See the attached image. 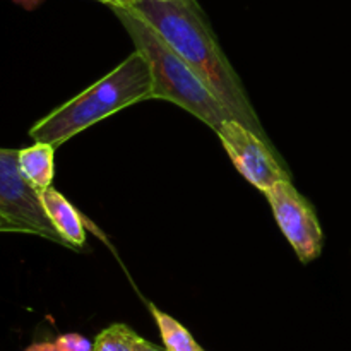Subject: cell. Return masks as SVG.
Listing matches in <instances>:
<instances>
[{"label":"cell","mask_w":351,"mask_h":351,"mask_svg":"<svg viewBox=\"0 0 351 351\" xmlns=\"http://www.w3.org/2000/svg\"><path fill=\"white\" fill-rule=\"evenodd\" d=\"M130 9L139 14L197 72L233 119L271 143L242 79L226 58L195 0H137Z\"/></svg>","instance_id":"1"},{"label":"cell","mask_w":351,"mask_h":351,"mask_svg":"<svg viewBox=\"0 0 351 351\" xmlns=\"http://www.w3.org/2000/svg\"><path fill=\"white\" fill-rule=\"evenodd\" d=\"M146 99H153V71L146 55L136 48L112 72L38 120L29 136L34 143L51 144L57 149L75 134Z\"/></svg>","instance_id":"2"},{"label":"cell","mask_w":351,"mask_h":351,"mask_svg":"<svg viewBox=\"0 0 351 351\" xmlns=\"http://www.w3.org/2000/svg\"><path fill=\"white\" fill-rule=\"evenodd\" d=\"M123 24L137 50L146 55L153 71V99H165L211 127L218 129L225 120L233 119L213 89L197 72L132 9L112 7Z\"/></svg>","instance_id":"3"},{"label":"cell","mask_w":351,"mask_h":351,"mask_svg":"<svg viewBox=\"0 0 351 351\" xmlns=\"http://www.w3.org/2000/svg\"><path fill=\"white\" fill-rule=\"evenodd\" d=\"M0 218L9 221L16 232L65 245L45 213L40 192L21 173L19 149L10 147H0Z\"/></svg>","instance_id":"4"},{"label":"cell","mask_w":351,"mask_h":351,"mask_svg":"<svg viewBox=\"0 0 351 351\" xmlns=\"http://www.w3.org/2000/svg\"><path fill=\"white\" fill-rule=\"evenodd\" d=\"M237 170L261 192L281 180H291L271 143L235 119L225 120L215 130Z\"/></svg>","instance_id":"5"},{"label":"cell","mask_w":351,"mask_h":351,"mask_svg":"<svg viewBox=\"0 0 351 351\" xmlns=\"http://www.w3.org/2000/svg\"><path fill=\"white\" fill-rule=\"evenodd\" d=\"M264 195L298 259L302 263L317 259L324 245V233L311 202L293 187L291 180L278 182Z\"/></svg>","instance_id":"6"},{"label":"cell","mask_w":351,"mask_h":351,"mask_svg":"<svg viewBox=\"0 0 351 351\" xmlns=\"http://www.w3.org/2000/svg\"><path fill=\"white\" fill-rule=\"evenodd\" d=\"M38 192H40V201L43 204L45 213L50 218L55 230L60 233L65 245L72 247V249H81L86 243V230L82 225L81 215L53 187L41 189Z\"/></svg>","instance_id":"7"},{"label":"cell","mask_w":351,"mask_h":351,"mask_svg":"<svg viewBox=\"0 0 351 351\" xmlns=\"http://www.w3.org/2000/svg\"><path fill=\"white\" fill-rule=\"evenodd\" d=\"M19 168L36 191L51 187L55 177V147L47 143L23 147L19 149Z\"/></svg>","instance_id":"8"},{"label":"cell","mask_w":351,"mask_h":351,"mask_svg":"<svg viewBox=\"0 0 351 351\" xmlns=\"http://www.w3.org/2000/svg\"><path fill=\"white\" fill-rule=\"evenodd\" d=\"M149 311L156 321L158 329H160L161 339L165 343L167 351H201V346L194 339V336L171 315L165 314L156 305L149 304Z\"/></svg>","instance_id":"9"},{"label":"cell","mask_w":351,"mask_h":351,"mask_svg":"<svg viewBox=\"0 0 351 351\" xmlns=\"http://www.w3.org/2000/svg\"><path fill=\"white\" fill-rule=\"evenodd\" d=\"M141 336L127 324L108 326L95 339L93 351H136Z\"/></svg>","instance_id":"10"},{"label":"cell","mask_w":351,"mask_h":351,"mask_svg":"<svg viewBox=\"0 0 351 351\" xmlns=\"http://www.w3.org/2000/svg\"><path fill=\"white\" fill-rule=\"evenodd\" d=\"M57 346L60 351H93V343L77 332H67L57 338Z\"/></svg>","instance_id":"11"},{"label":"cell","mask_w":351,"mask_h":351,"mask_svg":"<svg viewBox=\"0 0 351 351\" xmlns=\"http://www.w3.org/2000/svg\"><path fill=\"white\" fill-rule=\"evenodd\" d=\"M24 351H60V350H58L57 343H34V345H31L29 348H26Z\"/></svg>","instance_id":"12"},{"label":"cell","mask_w":351,"mask_h":351,"mask_svg":"<svg viewBox=\"0 0 351 351\" xmlns=\"http://www.w3.org/2000/svg\"><path fill=\"white\" fill-rule=\"evenodd\" d=\"M136 351H161V350L156 348V346H154V345H151V343L146 341V339L141 338L139 341H137Z\"/></svg>","instance_id":"13"},{"label":"cell","mask_w":351,"mask_h":351,"mask_svg":"<svg viewBox=\"0 0 351 351\" xmlns=\"http://www.w3.org/2000/svg\"><path fill=\"white\" fill-rule=\"evenodd\" d=\"M14 2H16V3H19V5H23L24 9H27V10H33V9H36L38 5H40V2H41V0H14Z\"/></svg>","instance_id":"14"},{"label":"cell","mask_w":351,"mask_h":351,"mask_svg":"<svg viewBox=\"0 0 351 351\" xmlns=\"http://www.w3.org/2000/svg\"><path fill=\"white\" fill-rule=\"evenodd\" d=\"M3 232H16V228H14L9 221H5L3 218H0V233H3Z\"/></svg>","instance_id":"15"},{"label":"cell","mask_w":351,"mask_h":351,"mask_svg":"<svg viewBox=\"0 0 351 351\" xmlns=\"http://www.w3.org/2000/svg\"><path fill=\"white\" fill-rule=\"evenodd\" d=\"M137 0H115V7H123V9H130L134 7Z\"/></svg>","instance_id":"16"},{"label":"cell","mask_w":351,"mask_h":351,"mask_svg":"<svg viewBox=\"0 0 351 351\" xmlns=\"http://www.w3.org/2000/svg\"><path fill=\"white\" fill-rule=\"evenodd\" d=\"M96 2H101V3H106V5H110V7H115V0H96Z\"/></svg>","instance_id":"17"},{"label":"cell","mask_w":351,"mask_h":351,"mask_svg":"<svg viewBox=\"0 0 351 351\" xmlns=\"http://www.w3.org/2000/svg\"><path fill=\"white\" fill-rule=\"evenodd\" d=\"M201 351H202V350H201Z\"/></svg>","instance_id":"18"}]
</instances>
